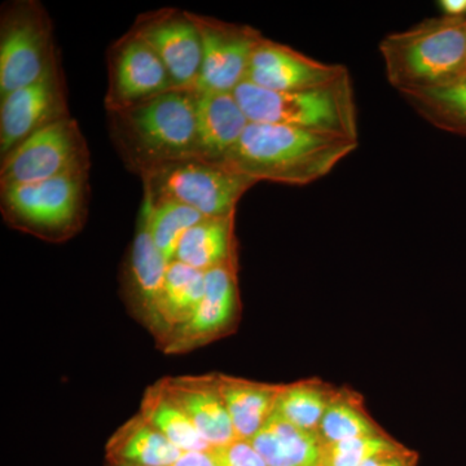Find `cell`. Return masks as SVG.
<instances>
[{
  "label": "cell",
  "mask_w": 466,
  "mask_h": 466,
  "mask_svg": "<svg viewBox=\"0 0 466 466\" xmlns=\"http://www.w3.org/2000/svg\"><path fill=\"white\" fill-rule=\"evenodd\" d=\"M359 140L289 126L250 122L223 167L253 182L308 186L327 177Z\"/></svg>",
  "instance_id": "cell-1"
},
{
  "label": "cell",
  "mask_w": 466,
  "mask_h": 466,
  "mask_svg": "<svg viewBox=\"0 0 466 466\" xmlns=\"http://www.w3.org/2000/svg\"><path fill=\"white\" fill-rule=\"evenodd\" d=\"M196 90H171L109 113L110 137L128 170L142 175L177 159L198 158Z\"/></svg>",
  "instance_id": "cell-2"
},
{
  "label": "cell",
  "mask_w": 466,
  "mask_h": 466,
  "mask_svg": "<svg viewBox=\"0 0 466 466\" xmlns=\"http://www.w3.org/2000/svg\"><path fill=\"white\" fill-rule=\"evenodd\" d=\"M389 84L400 94L466 78V17L429 18L380 43Z\"/></svg>",
  "instance_id": "cell-3"
},
{
  "label": "cell",
  "mask_w": 466,
  "mask_h": 466,
  "mask_svg": "<svg viewBox=\"0 0 466 466\" xmlns=\"http://www.w3.org/2000/svg\"><path fill=\"white\" fill-rule=\"evenodd\" d=\"M250 122L289 126L359 140L357 106L349 75L299 91H269L244 82L233 92Z\"/></svg>",
  "instance_id": "cell-4"
},
{
  "label": "cell",
  "mask_w": 466,
  "mask_h": 466,
  "mask_svg": "<svg viewBox=\"0 0 466 466\" xmlns=\"http://www.w3.org/2000/svg\"><path fill=\"white\" fill-rule=\"evenodd\" d=\"M87 198L88 174L0 186V208L8 225L48 240H63L81 228Z\"/></svg>",
  "instance_id": "cell-5"
},
{
  "label": "cell",
  "mask_w": 466,
  "mask_h": 466,
  "mask_svg": "<svg viewBox=\"0 0 466 466\" xmlns=\"http://www.w3.org/2000/svg\"><path fill=\"white\" fill-rule=\"evenodd\" d=\"M152 202L175 201L205 218L235 216L236 207L256 182L223 165L201 158L177 159L140 175Z\"/></svg>",
  "instance_id": "cell-6"
},
{
  "label": "cell",
  "mask_w": 466,
  "mask_h": 466,
  "mask_svg": "<svg viewBox=\"0 0 466 466\" xmlns=\"http://www.w3.org/2000/svg\"><path fill=\"white\" fill-rule=\"evenodd\" d=\"M54 25L36 0L3 5L0 14V97L35 84L58 67Z\"/></svg>",
  "instance_id": "cell-7"
},
{
  "label": "cell",
  "mask_w": 466,
  "mask_h": 466,
  "mask_svg": "<svg viewBox=\"0 0 466 466\" xmlns=\"http://www.w3.org/2000/svg\"><path fill=\"white\" fill-rule=\"evenodd\" d=\"M90 171V150L72 116L33 134L2 158L0 186L76 177Z\"/></svg>",
  "instance_id": "cell-8"
},
{
  "label": "cell",
  "mask_w": 466,
  "mask_h": 466,
  "mask_svg": "<svg viewBox=\"0 0 466 466\" xmlns=\"http://www.w3.org/2000/svg\"><path fill=\"white\" fill-rule=\"evenodd\" d=\"M200 30L202 61L198 92L233 94L247 81L251 56L263 38L254 27L193 14Z\"/></svg>",
  "instance_id": "cell-9"
},
{
  "label": "cell",
  "mask_w": 466,
  "mask_h": 466,
  "mask_svg": "<svg viewBox=\"0 0 466 466\" xmlns=\"http://www.w3.org/2000/svg\"><path fill=\"white\" fill-rule=\"evenodd\" d=\"M177 90L170 75L148 43L133 30L110 47L108 55V113L130 108Z\"/></svg>",
  "instance_id": "cell-10"
},
{
  "label": "cell",
  "mask_w": 466,
  "mask_h": 466,
  "mask_svg": "<svg viewBox=\"0 0 466 466\" xmlns=\"http://www.w3.org/2000/svg\"><path fill=\"white\" fill-rule=\"evenodd\" d=\"M131 30L161 58L177 90H196L202 45L193 14L177 8L157 9L140 15Z\"/></svg>",
  "instance_id": "cell-11"
},
{
  "label": "cell",
  "mask_w": 466,
  "mask_h": 466,
  "mask_svg": "<svg viewBox=\"0 0 466 466\" xmlns=\"http://www.w3.org/2000/svg\"><path fill=\"white\" fill-rule=\"evenodd\" d=\"M69 116L60 66L35 84L0 100V155L5 157L33 134Z\"/></svg>",
  "instance_id": "cell-12"
},
{
  "label": "cell",
  "mask_w": 466,
  "mask_h": 466,
  "mask_svg": "<svg viewBox=\"0 0 466 466\" xmlns=\"http://www.w3.org/2000/svg\"><path fill=\"white\" fill-rule=\"evenodd\" d=\"M240 309L236 262L205 272L204 297L191 318L165 337L167 352H184L213 341L231 329Z\"/></svg>",
  "instance_id": "cell-13"
},
{
  "label": "cell",
  "mask_w": 466,
  "mask_h": 466,
  "mask_svg": "<svg viewBox=\"0 0 466 466\" xmlns=\"http://www.w3.org/2000/svg\"><path fill=\"white\" fill-rule=\"evenodd\" d=\"M346 75V66L321 63L263 36L251 56L245 82L269 91H299L332 84Z\"/></svg>",
  "instance_id": "cell-14"
},
{
  "label": "cell",
  "mask_w": 466,
  "mask_h": 466,
  "mask_svg": "<svg viewBox=\"0 0 466 466\" xmlns=\"http://www.w3.org/2000/svg\"><path fill=\"white\" fill-rule=\"evenodd\" d=\"M168 394L188 415L211 449L238 441L219 390L218 375L161 380Z\"/></svg>",
  "instance_id": "cell-15"
},
{
  "label": "cell",
  "mask_w": 466,
  "mask_h": 466,
  "mask_svg": "<svg viewBox=\"0 0 466 466\" xmlns=\"http://www.w3.org/2000/svg\"><path fill=\"white\" fill-rule=\"evenodd\" d=\"M198 158L222 165L250 121L235 94L198 92L196 104Z\"/></svg>",
  "instance_id": "cell-16"
},
{
  "label": "cell",
  "mask_w": 466,
  "mask_h": 466,
  "mask_svg": "<svg viewBox=\"0 0 466 466\" xmlns=\"http://www.w3.org/2000/svg\"><path fill=\"white\" fill-rule=\"evenodd\" d=\"M168 265L170 262L152 240L146 217L140 213L126 265L125 287L131 303L149 321L150 328L155 323Z\"/></svg>",
  "instance_id": "cell-17"
},
{
  "label": "cell",
  "mask_w": 466,
  "mask_h": 466,
  "mask_svg": "<svg viewBox=\"0 0 466 466\" xmlns=\"http://www.w3.org/2000/svg\"><path fill=\"white\" fill-rule=\"evenodd\" d=\"M220 394L238 441H250L274 413L281 385L218 375Z\"/></svg>",
  "instance_id": "cell-18"
},
{
  "label": "cell",
  "mask_w": 466,
  "mask_h": 466,
  "mask_svg": "<svg viewBox=\"0 0 466 466\" xmlns=\"http://www.w3.org/2000/svg\"><path fill=\"white\" fill-rule=\"evenodd\" d=\"M183 455L140 415L122 425L106 444V459L112 466H167Z\"/></svg>",
  "instance_id": "cell-19"
},
{
  "label": "cell",
  "mask_w": 466,
  "mask_h": 466,
  "mask_svg": "<svg viewBox=\"0 0 466 466\" xmlns=\"http://www.w3.org/2000/svg\"><path fill=\"white\" fill-rule=\"evenodd\" d=\"M250 443L267 466H321L323 443L318 434L302 431L276 413Z\"/></svg>",
  "instance_id": "cell-20"
},
{
  "label": "cell",
  "mask_w": 466,
  "mask_h": 466,
  "mask_svg": "<svg viewBox=\"0 0 466 466\" xmlns=\"http://www.w3.org/2000/svg\"><path fill=\"white\" fill-rule=\"evenodd\" d=\"M175 260L201 272L236 262L235 216L205 218L183 236Z\"/></svg>",
  "instance_id": "cell-21"
},
{
  "label": "cell",
  "mask_w": 466,
  "mask_h": 466,
  "mask_svg": "<svg viewBox=\"0 0 466 466\" xmlns=\"http://www.w3.org/2000/svg\"><path fill=\"white\" fill-rule=\"evenodd\" d=\"M204 293L205 272L173 260L168 265L152 329L158 330L165 339L191 318Z\"/></svg>",
  "instance_id": "cell-22"
},
{
  "label": "cell",
  "mask_w": 466,
  "mask_h": 466,
  "mask_svg": "<svg viewBox=\"0 0 466 466\" xmlns=\"http://www.w3.org/2000/svg\"><path fill=\"white\" fill-rule=\"evenodd\" d=\"M139 415L183 453L214 450L161 381L150 386L144 394Z\"/></svg>",
  "instance_id": "cell-23"
},
{
  "label": "cell",
  "mask_w": 466,
  "mask_h": 466,
  "mask_svg": "<svg viewBox=\"0 0 466 466\" xmlns=\"http://www.w3.org/2000/svg\"><path fill=\"white\" fill-rule=\"evenodd\" d=\"M381 426L368 412L364 398L349 388H337L325 410L318 437L323 444L385 434Z\"/></svg>",
  "instance_id": "cell-24"
},
{
  "label": "cell",
  "mask_w": 466,
  "mask_h": 466,
  "mask_svg": "<svg viewBox=\"0 0 466 466\" xmlns=\"http://www.w3.org/2000/svg\"><path fill=\"white\" fill-rule=\"evenodd\" d=\"M336 390L330 383L319 379L281 385L274 413L302 431L318 434Z\"/></svg>",
  "instance_id": "cell-25"
},
{
  "label": "cell",
  "mask_w": 466,
  "mask_h": 466,
  "mask_svg": "<svg viewBox=\"0 0 466 466\" xmlns=\"http://www.w3.org/2000/svg\"><path fill=\"white\" fill-rule=\"evenodd\" d=\"M400 95L429 124L466 137V78L443 87Z\"/></svg>",
  "instance_id": "cell-26"
},
{
  "label": "cell",
  "mask_w": 466,
  "mask_h": 466,
  "mask_svg": "<svg viewBox=\"0 0 466 466\" xmlns=\"http://www.w3.org/2000/svg\"><path fill=\"white\" fill-rule=\"evenodd\" d=\"M140 213L146 217L152 240L167 262L175 260L179 242L205 217L192 208L175 201L152 202L144 196Z\"/></svg>",
  "instance_id": "cell-27"
},
{
  "label": "cell",
  "mask_w": 466,
  "mask_h": 466,
  "mask_svg": "<svg viewBox=\"0 0 466 466\" xmlns=\"http://www.w3.org/2000/svg\"><path fill=\"white\" fill-rule=\"evenodd\" d=\"M401 447L403 444L388 433L323 444L321 466H361L376 456Z\"/></svg>",
  "instance_id": "cell-28"
},
{
  "label": "cell",
  "mask_w": 466,
  "mask_h": 466,
  "mask_svg": "<svg viewBox=\"0 0 466 466\" xmlns=\"http://www.w3.org/2000/svg\"><path fill=\"white\" fill-rule=\"evenodd\" d=\"M214 450L220 466H267L258 451L248 441H235Z\"/></svg>",
  "instance_id": "cell-29"
},
{
  "label": "cell",
  "mask_w": 466,
  "mask_h": 466,
  "mask_svg": "<svg viewBox=\"0 0 466 466\" xmlns=\"http://www.w3.org/2000/svg\"><path fill=\"white\" fill-rule=\"evenodd\" d=\"M417 464H419V453L403 446L400 450L376 456L361 466H417Z\"/></svg>",
  "instance_id": "cell-30"
},
{
  "label": "cell",
  "mask_w": 466,
  "mask_h": 466,
  "mask_svg": "<svg viewBox=\"0 0 466 466\" xmlns=\"http://www.w3.org/2000/svg\"><path fill=\"white\" fill-rule=\"evenodd\" d=\"M112 466V465H109ZM167 466H220L218 460L216 450L207 451V452L184 453L182 458L174 464Z\"/></svg>",
  "instance_id": "cell-31"
},
{
  "label": "cell",
  "mask_w": 466,
  "mask_h": 466,
  "mask_svg": "<svg viewBox=\"0 0 466 466\" xmlns=\"http://www.w3.org/2000/svg\"><path fill=\"white\" fill-rule=\"evenodd\" d=\"M440 5L446 16L462 17L466 15V0H441Z\"/></svg>",
  "instance_id": "cell-32"
}]
</instances>
